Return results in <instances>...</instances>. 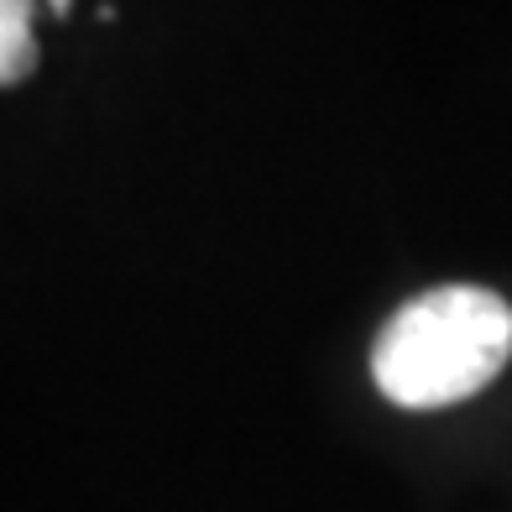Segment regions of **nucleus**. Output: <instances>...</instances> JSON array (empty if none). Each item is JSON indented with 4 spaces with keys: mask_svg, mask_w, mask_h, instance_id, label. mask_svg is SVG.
I'll use <instances>...</instances> for the list:
<instances>
[{
    "mask_svg": "<svg viewBox=\"0 0 512 512\" xmlns=\"http://www.w3.org/2000/svg\"><path fill=\"white\" fill-rule=\"evenodd\" d=\"M512 356V304L492 288L450 283L418 293L382 324L371 382L398 408H450L497 377Z\"/></svg>",
    "mask_w": 512,
    "mask_h": 512,
    "instance_id": "nucleus-1",
    "label": "nucleus"
},
{
    "mask_svg": "<svg viewBox=\"0 0 512 512\" xmlns=\"http://www.w3.org/2000/svg\"><path fill=\"white\" fill-rule=\"evenodd\" d=\"M37 68L32 0H0V84H21Z\"/></svg>",
    "mask_w": 512,
    "mask_h": 512,
    "instance_id": "nucleus-2",
    "label": "nucleus"
},
{
    "mask_svg": "<svg viewBox=\"0 0 512 512\" xmlns=\"http://www.w3.org/2000/svg\"><path fill=\"white\" fill-rule=\"evenodd\" d=\"M68 6H74V0H53V16H68Z\"/></svg>",
    "mask_w": 512,
    "mask_h": 512,
    "instance_id": "nucleus-3",
    "label": "nucleus"
}]
</instances>
